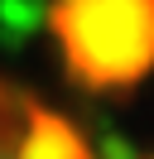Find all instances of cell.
<instances>
[{"instance_id":"cell-1","label":"cell","mask_w":154,"mask_h":159,"mask_svg":"<svg viewBox=\"0 0 154 159\" xmlns=\"http://www.w3.org/2000/svg\"><path fill=\"white\" fill-rule=\"evenodd\" d=\"M48 29L82 92L116 97L154 72V0H53Z\"/></svg>"},{"instance_id":"cell-2","label":"cell","mask_w":154,"mask_h":159,"mask_svg":"<svg viewBox=\"0 0 154 159\" xmlns=\"http://www.w3.org/2000/svg\"><path fill=\"white\" fill-rule=\"evenodd\" d=\"M0 159H96V145L38 92L0 77Z\"/></svg>"}]
</instances>
